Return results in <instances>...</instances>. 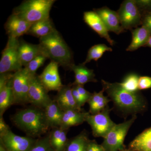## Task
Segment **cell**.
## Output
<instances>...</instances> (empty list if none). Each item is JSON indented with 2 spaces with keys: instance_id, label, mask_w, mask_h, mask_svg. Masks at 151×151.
Segmentation results:
<instances>
[{
  "instance_id": "cell-19",
  "label": "cell",
  "mask_w": 151,
  "mask_h": 151,
  "mask_svg": "<svg viewBox=\"0 0 151 151\" xmlns=\"http://www.w3.org/2000/svg\"><path fill=\"white\" fill-rule=\"evenodd\" d=\"M70 69L73 71L75 75V81L72 84L73 85L83 86L88 82L97 81L94 70L87 68L85 65L82 64L76 65L73 63Z\"/></svg>"
},
{
  "instance_id": "cell-29",
  "label": "cell",
  "mask_w": 151,
  "mask_h": 151,
  "mask_svg": "<svg viewBox=\"0 0 151 151\" xmlns=\"http://www.w3.org/2000/svg\"><path fill=\"white\" fill-rule=\"evenodd\" d=\"M139 77L137 74L131 73L126 76L121 83H119L122 88L131 92H137L139 89L138 84Z\"/></svg>"
},
{
  "instance_id": "cell-28",
  "label": "cell",
  "mask_w": 151,
  "mask_h": 151,
  "mask_svg": "<svg viewBox=\"0 0 151 151\" xmlns=\"http://www.w3.org/2000/svg\"><path fill=\"white\" fill-rule=\"evenodd\" d=\"M112 51V48L111 47H109L104 44L94 45L89 49L86 59L82 64L85 65L92 60L97 61L106 51Z\"/></svg>"
},
{
  "instance_id": "cell-18",
  "label": "cell",
  "mask_w": 151,
  "mask_h": 151,
  "mask_svg": "<svg viewBox=\"0 0 151 151\" xmlns=\"http://www.w3.org/2000/svg\"><path fill=\"white\" fill-rule=\"evenodd\" d=\"M89 113L72 109L63 111L60 127L69 129L70 127L82 124L86 122V117Z\"/></svg>"
},
{
  "instance_id": "cell-2",
  "label": "cell",
  "mask_w": 151,
  "mask_h": 151,
  "mask_svg": "<svg viewBox=\"0 0 151 151\" xmlns=\"http://www.w3.org/2000/svg\"><path fill=\"white\" fill-rule=\"evenodd\" d=\"M103 89L114 103L116 108L124 113H135L143 111L146 103L142 95L138 92H128L122 88L118 82L110 83L102 80Z\"/></svg>"
},
{
  "instance_id": "cell-35",
  "label": "cell",
  "mask_w": 151,
  "mask_h": 151,
  "mask_svg": "<svg viewBox=\"0 0 151 151\" xmlns=\"http://www.w3.org/2000/svg\"><path fill=\"white\" fill-rule=\"evenodd\" d=\"M86 151H105L102 145L97 144L95 140H89Z\"/></svg>"
},
{
  "instance_id": "cell-20",
  "label": "cell",
  "mask_w": 151,
  "mask_h": 151,
  "mask_svg": "<svg viewBox=\"0 0 151 151\" xmlns=\"http://www.w3.org/2000/svg\"><path fill=\"white\" fill-rule=\"evenodd\" d=\"M45 116L50 129L61 127L63 111L55 100H52L45 108Z\"/></svg>"
},
{
  "instance_id": "cell-37",
  "label": "cell",
  "mask_w": 151,
  "mask_h": 151,
  "mask_svg": "<svg viewBox=\"0 0 151 151\" xmlns=\"http://www.w3.org/2000/svg\"><path fill=\"white\" fill-rule=\"evenodd\" d=\"M10 130L9 127L6 124L3 116H0V136L6 134Z\"/></svg>"
},
{
  "instance_id": "cell-14",
  "label": "cell",
  "mask_w": 151,
  "mask_h": 151,
  "mask_svg": "<svg viewBox=\"0 0 151 151\" xmlns=\"http://www.w3.org/2000/svg\"><path fill=\"white\" fill-rule=\"evenodd\" d=\"M84 20L86 24L101 37L105 38L111 45H114V41L110 37L105 24L96 12H85Z\"/></svg>"
},
{
  "instance_id": "cell-31",
  "label": "cell",
  "mask_w": 151,
  "mask_h": 151,
  "mask_svg": "<svg viewBox=\"0 0 151 151\" xmlns=\"http://www.w3.org/2000/svg\"><path fill=\"white\" fill-rule=\"evenodd\" d=\"M29 151H55L50 145L49 134L43 137L37 139Z\"/></svg>"
},
{
  "instance_id": "cell-15",
  "label": "cell",
  "mask_w": 151,
  "mask_h": 151,
  "mask_svg": "<svg viewBox=\"0 0 151 151\" xmlns=\"http://www.w3.org/2000/svg\"><path fill=\"white\" fill-rule=\"evenodd\" d=\"M94 12L102 19L108 32H112L118 35L124 32L118 13L106 7L97 9Z\"/></svg>"
},
{
  "instance_id": "cell-38",
  "label": "cell",
  "mask_w": 151,
  "mask_h": 151,
  "mask_svg": "<svg viewBox=\"0 0 151 151\" xmlns=\"http://www.w3.org/2000/svg\"><path fill=\"white\" fill-rule=\"evenodd\" d=\"M143 25L148 29L151 32V13L148 14L145 17L143 20Z\"/></svg>"
},
{
  "instance_id": "cell-13",
  "label": "cell",
  "mask_w": 151,
  "mask_h": 151,
  "mask_svg": "<svg viewBox=\"0 0 151 151\" xmlns=\"http://www.w3.org/2000/svg\"><path fill=\"white\" fill-rule=\"evenodd\" d=\"M31 24L12 14L8 19L5 28L9 37L18 38L23 35L26 34Z\"/></svg>"
},
{
  "instance_id": "cell-17",
  "label": "cell",
  "mask_w": 151,
  "mask_h": 151,
  "mask_svg": "<svg viewBox=\"0 0 151 151\" xmlns=\"http://www.w3.org/2000/svg\"><path fill=\"white\" fill-rule=\"evenodd\" d=\"M18 52L22 65L24 67L35 58L42 53L39 45L28 43L22 40L19 41Z\"/></svg>"
},
{
  "instance_id": "cell-34",
  "label": "cell",
  "mask_w": 151,
  "mask_h": 151,
  "mask_svg": "<svg viewBox=\"0 0 151 151\" xmlns=\"http://www.w3.org/2000/svg\"><path fill=\"white\" fill-rule=\"evenodd\" d=\"M74 86H75L78 93L81 95L84 101L86 103H87L88 100L90 99V97L92 96V93L88 92L86 89H84L83 86H81V85H74Z\"/></svg>"
},
{
  "instance_id": "cell-1",
  "label": "cell",
  "mask_w": 151,
  "mask_h": 151,
  "mask_svg": "<svg viewBox=\"0 0 151 151\" xmlns=\"http://www.w3.org/2000/svg\"><path fill=\"white\" fill-rule=\"evenodd\" d=\"M14 124L27 137L40 138L50 129L44 109L33 107L19 111L12 118Z\"/></svg>"
},
{
  "instance_id": "cell-10",
  "label": "cell",
  "mask_w": 151,
  "mask_h": 151,
  "mask_svg": "<svg viewBox=\"0 0 151 151\" xmlns=\"http://www.w3.org/2000/svg\"><path fill=\"white\" fill-rule=\"evenodd\" d=\"M117 13L124 29L135 27L141 21L140 12L134 0H127L123 2Z\"/></svg>"
},
{
  "instance_id": "cell-40",
  "label": "cell",
  "mask_w": 151,
  "mask_h": 151,
  "mask_svg": "<svg viewBox=\"0 0 151 151\" xmlns=\"http://www.w3.org/2000/svg\"><path fill=\"white\" fill-rule=\"evenodd\" d=\"M122 151H134L132 150H131V149H128V150H126V149H124V150H122Z\"/></svg>"
},
{
  "instance_id": "cell-21",
  "label": "cell",
  "mask_w": 151,
  "mask_h": 151,
  "mask_svg": "<svg viewBox=\"0 0 151 151\" xmlns=\"http://www.w3.org/2000/svg\"><path fill=\"white\" fill-rule=\"evenodd\" d=\"M56 29L50 18L33 23L26 34L37 38L44 37L53 32Z\"/></svg>"
},
{
  "instance_id": "cell-22",
  "label": "cell",
  "mask_w": 151,
  "mask_h": 151,
  "mask_svg": "<svg viewBox=\"0 0 151 151\" xmlns=\"http://www.w3.org/2000/svg\"><path fill=\"white\" fill-rule=\"evenodd\" d=\"M68 130L61 127L51 129L49 133L50 145L55 151H64L68 140Z\"/></svg>"
},
{
  "instance_id": "cell-39",
  "label": "cell",
  "mask_w": 151,
  "mask_h": 151,
  "mask_svg": "<svg viewBox=\"0 0 151 151\" xmlns=\"http://www.w3.org/2000/svg\"><path fill=\"white\" fill-rule=\"evenodd\" d=\"M146 45L151 47V35L150 37V38H149L148 41L147 43L146 44Z\"/></svg>"
},
{
  "instance_id": "cell-30",
  "label": "cell",
  "mask_w": 151,
  "mask_h": 151,
  "mask_svg": "<svg viewBox=\"0 0 151 151\" xmlns=\"http://www.w3.org/2000/svg\"><path fill=\"white\" fill-rule=\"evenodd\" d=\"M46 56L42 53L39 55L37 56L32 60L24 68L31 75L36 74L37 70L41 66H42L47 59Z\"/></svg>"
},
{
  "instance_id": "cell-23",
  "label": "cell",
  "mask_w": 151,
  "mask_h": 151,
  "mask_svg": "<svg viewBox=\"0 0 151 151\" xmlns=\"http://www.w3.org/2000/svg\"><path fill=\"white\" fill-rule=\"evenodd\" d=\"M132 42L127 50L133 51L141 47L146 45L151 35V32L145 26L137 28L132 31Z\"/></svg>"
},
{
  "instance_id": "cell-16",
  "label": "cell",
  "mask_w": 151,
  "mask_h": 151,
  "mask_svg": "<svg viewBox=\"0 0 151 151\" xmlns=\"http://www.w3.org/2000/svg\"><path fill=\"white\" fill-rule=\"evenodd\" d=\"M73 85H64L57 94L55 101L63 111L72 110L82 111L81 108L78 107L73 96L72 88Z\"/></svg>"
},
{
  "instance_id": "cell-9",
  "label": "cell",
  "mask_w": 151,
  "mask_h": 151,
  "mask_svg": "<svg viewBox=\"0 0 151 151\" xmlns=\"http://www.w3.org/2000/svg\"><path fill=\"white\" fill-rule=\"evenodd\" d=\"M48 92L40 82L38 75H32L28 94L29 103L34 107L45 109L52 100Z\"/></svg>"
},
{
  "instance_id": "cell-4",
  "label": "cell",
  "mask_w": 151,
  "mask_h": 151,
  "mask_svg": "<svg viewBox=\"0 0 151 151\" xmlns=\"http://www.w3.org/2000/svg\"><path fill=\"white\" fill-rule=\"evenodd\" d=\"M55 0H27L14 9L13 14L30 23L50 18Z\"/></svg>"
},
{
  "instance_id": "cell-6",
  "label": "cell",
  "mask_w": 151,
  "mask_h": 151,
  "mask_svg": "<svg viewBox=\"0 0 151 151\" xmlns=\"http://www.w3.org/2000/svg\"><path fill=\"white\" fill-rule=\"evenodd\" d=\"M136 119L137 116L134 115L128 121L115 125L104 138L101 145L105 151H122L124 150L125 138Z\"/></svg>"
},
{
  "instance_id": "cell-8",
  "label": "cell",
  "mask_w": 151,
  "mask_h": 151,
  "mask_svg": "<svg viewBox=\"0 0 151 151\" xmlns=\"http://www.w3.org/2000/svg\"><path fill=\"white\" fill-rule=\"evenodd\" d=\"M110 110L107 107L103 111L92 115L89 113L86 122L90 125L92 134L95 137L105 138L116 124L110 118Z\"/></svg>"
},
{
  "instance_id": "cell-5",
  "label": "cell",
  "mask_w": 151,
  "mask_h": 151,
  "mask_svg": "<svg viewBox=\"0 0 151 151\" xmlns=\"http://www.w3.org/2000/svg\"><path fill=\"white\" fill-rule=\"evenodd\" d=\"M18 38L9 37L0 60V73L17 72L22 69L18 52Z\"/></svg>"
},
{
  "instance_id": "cell-11",
  "label": "cell",
  "mask_w": 151,
  "mask_h": 151,
  "mask_svg": "<svg viewBox=\"0 0 151 151\" xmlns=\"http://www.w3.org/2000/svg\"><path fill=\"white\" fill-rule=\"evenodd\" d=\"M36 140L37 139L27 136L15 134L11 130L0 136V143L6 151H29Z\"/></svg>"
},
{
  "instance_id": "cell-25",
  "label": "cell",
  "mask_w": 151,
  "mask_h": 151,
  "mask_svg": "<svg viewBox=\"0 0 151 151\" xmlns=\"http://www.w3.org/2000/svg\"><path fill=\"white\" fill-rule=\"evenodd\" d=\"M104 92L103 89L100 92L92 93V96L87 102L89 107V113L90 114H97L107 108L108 103L111 100L104 95Z\"/></svg>"
},
{
  "instance_id": "cell-7",
  "label": "cell",
  "mask_w": 151,
  "mask_h": 151,
  "mask_svg": "<svg viewBox=\"0 0 151 151\" xmlns=\"http://www.w3.org/2000/svg\"><path fill=\"white\" fill-rule=\"evenodd\" d=\"M31 75L24 68L14 73L12 80L14 104L29 103L28 94Z\"/></svg>"
},
{
  "instance_id": "cell-12",
  "label": "cell",
  "mask_w": 151,
  "mask_h": 151,
  "mask_svg": "<svg viewBox=\"0 0 151 151\" xmlns=\"http://www.w3.org/2000/svg\"><path fill=\"white\" fill-rule=\"evenodd\" d=\"M59 65L56 63L51 61L38 76L40 82L49 91H59L64 85L62 84L58 71Z\"/></svg>"
},
{
  "instance_id": "cell-33",
  "label": "cell",
  "mask_w": 151,
  "mask_h": 151,
  "mask_svg": "<svg viewBox=\"0 0 151 151\" xmlns=\"http://www.w3.org/2000/svg\"><path fill=\"white\" fill-rule=\"evenodd\" d=\"M72 93L73 97H74L76 102L77 103L78 107L81 108V107L84 106V105L85 104V103H86V102L84 101V100L81 97V95L78 93V91H77V89L76 88L75 86L73 85L72 88Z\"/></svg>"
},
{
  "instance_id": "cell-32",
  "label": "cell",
  "mask_w": 151,
  "mask_h": 151,
  "mask_svg": "<svg viewBox=\"0 0 151 151\" xmlns=\"http://www.w3.org/2000/svg\"><path fill=\"white\" fill-rule=\"evenodd\" d=\"M138 87L139 90L151 88V77L147 76L139 77Z\"/></svg>"
},
{
  "instance_id": "cell-27",
  "label": "cell",
  "mask_w": 151,
  "mask_h": 151,
  "mask_svg": "<svg viewBox=\"0 0 151 151\" xmlns=\"http://www.w3.org/2000/svg\"><path fill=\"white\" fill-rule=\"evenodd\" d=\"M89 140L86 132H82L68 140L64 151H86Z\"/></svg>"
},
{
  "instance_id": "cell-26",
  "label": "cell",
  "mask_w": 151,
  "mask_h": 151,
  "mask_svg": "<svg viewBox=\"0 0 151 151\" xmlns=\"http://www.w3.org/2000/svg\"><path fill=\"white\" fill-rule=\"evenodd\" d=\"M129 147L134 151H151V127L137 136Z\"/></svg>"
},
{
  "instance_id": "cell-36",
  "label": "cell",
  "mask_w": 151,
  "mask_h": 151,
  "mask_svg": "<svg viewBox=\"0 0 151 151\" xmlns=\"http://www.w3.org/2000/svg\"><path fill=\"white\" fill-rule=\"evenodd\" d=\"M138 7L142 9L151 8V0L135 1Z\"/></svg>"
},
{
  "instance_id": "cell-24",
  "label": "cell",
  "mask_w": 151,
  "mask_h": 151,
  "mask_svg": "<svg viewBox=\"0 0 151 151\" xmlns=\"http://www.w3.org/2000/svg\"><path fill=\"white\" fill-rule=\"evenodd\" d=\"M12 80V77L0 86V116H3L5 112L11 105L14 104Z\"/></svg>"
},
{
  "instance_id": "cell-3",
  "label": "cell",
  "mask_w": 151,
  "mask_h": 151,
  "mask_svg": "<svg viewBox=\"0 0 151 151\" xmlns=\"http://www.w3.org/2000/svg\"><path fill=\"white\" fill-rule=\"evenodd\" d=\"M39 45L42 53L51 61L68 69L73 64L70 49L56 29L40 39Z\"/></svg>"
}]
</instances>
